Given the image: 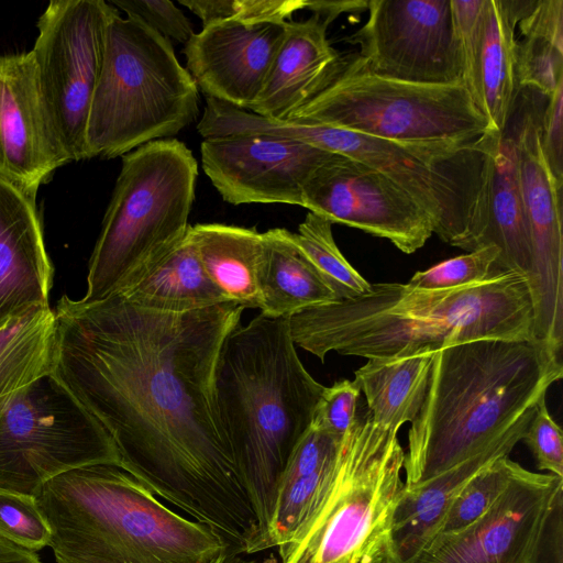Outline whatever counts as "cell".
<instances>
[{
	"label": "cell",
	"instance_id": "1",
	"mask_svg": "<svg viewBox=\"0 0 563 563\" xmlns=\"http://www.w3.org/2000/svg\"><path fill=\"white\" fill-rule=\"evenodd\" d=\"M244 307L186 313L143 309L120 295L54 309L53 374L101 424L120 467L219 533L240 554L258 533L216 398V369Z\"/></svg>",
	"mask_w": 563,
	"mask_h": 563
},
{
	"label": "cell",
	"instance_id": "2",
	"mask_svg": "<svg viewBox=\"0 0 563 563\" xmlns=\"http://www.w3.org/2000/svg\"><path fill=\"white\" fill-rule=\"evenodd\" d=\"M288 321L296 346L321 362L330 352L388 358L481 339H533L528 283L511 271L442 290L372 284L364 295L308 308Z\"/></svg>",
	"mask_w": 563,
	"mask_h": 563
},
{
	"label": "cell",
	"instance_id": "3",
	"mask_svg": "<svg viewBox=\"0 0 563 563\" xmlns=\"http://www.w3.org/2000/svg\"><path fill=\"white\" fill-rule=\"evenodd\" d=\"M563 376L543 343L481 339L434 352L427 394L408 431L405 487L420 485L485 450L532 416Z\"/></svg>",
	"mask_w": 563,
	"mask_h": 563
},
{
	"label": "cell",
	"instance_id": "4",
	"mask_svg": "<svg viewBox=\"0 0 563 563\" xmlns=\"http://www.w3.org/2000/svg\"><path fill=\"white\" fill-rule=\"evenodd\" d=\"M214 387L219 416L258 522L250 547L266 527L280 475L310 427L325 386L300 361L288 318L260 313L227 336Z\"/></svg>",
	"mask_w": 563,
	"mask_h": 563
},
{
	"label": "cell",
	"instance_id": "5",
	"mask_svg": "<svg viewBox=\"0 0 563 563\" xmlns=\"http://www.w3.org/2000/svg\"><path fill=\"white\" fill-rule=\"evenodd\" d=\"M35 498L56 563H211L231 549L115 465L67 471Z\"/></svg>",
	"mask_w": 563,
	"mask_h": 563
},
{
	"label": "cell",
	"instance_id": "6",
	"mask_svg": "<svg viewBox=\"0 0 563 563\" xmlns=\"http://www.w3.org/2000/svg\"><path fill=\"white\" fill-rule=\"evenodd\" d=\"M198 103V87L169 40L113 8L87 121L88 159L114 158L172 139L196 121Z\"/></svg>",
	"mask_w": 563,
	"mask_h": 563
},
{
	"label": "cell",
	"instance_id": "7",
	"mask_svg": "<svg viewBox=\"0 0 563 563\" xmlns=\"http://www.w3.org/2000/svg\"><path fill=\"white\" fill-rule=\"evenodd\" d=\"M198 164L176 139L152 141L122 156L92 250L87 290L95 302L118 292L188 232Z\"/></svg>",
	"mask_w": 563,
	"mask_h": 563
},
{
	"label": "cell",
	"instance_id": "8",
	"mask_svg": "<svg viewBox=\"0 0 563 563\" xmlns=\"http://www.w3.org/2000/svg\"><path fill=\"white\" fill-rule=\"evenodd\" d=\"M398 430L357 412L343 435L335 478L282 563H385L393 511L404 487Z\"/></svg>",
	"mask_w": 563,
	"mask_h": 563
},
{
	"label": "cell",
	"instance_id": "9",
	"mask_svg": "<svg viewBox=\"0 0 563 563\" xmlns=\"http://www.w3.org/2000/svg\"><path fill=\"white\" fill-rule=\"evenodd\" d=\"M492 132L472 142H397L299 123L296 139L378 170L428 214L433 234L471 252L482 227Z\"/></svg>",
	"mask_w": 563,
	"mask_h": 563
},
{
	"label": "cell",
	"instance_id": "10",
	"mask_svg": "<svg viewBox=\"0 0 563 563\" xmlns=\"http://www.w3.org/2000/svg\"><path fill=\"white\" fill-rule=\"evenodd\" d=\"M287 120L397 142H472L490 132L464 85L382 77L358 56L342 58L330 81Z\"/></svg>",
	"mask_w": 563,
	"mask_h": 563
},
{
	"label": "cell",
	"instance_id": "11",
	"mask_svg": "<svg viewBox=\"0 0 563 563\" xmlns=\"http://www.w3.org/2000/svg\"><path fill=\"white\" fill-rule=\"evenodd\" d=\"M95 464L120 467L118 449L53 373L20 390L0 416V488L36 496L55 476Z\"/></svg>",
	"mask_w": 563,
	"mask_h": 563
},
{
	"label": "cell",
	"instance_id": "12",
	"mask_svg": "<svg viewBox=\"0 0 563 563\" xmlns=\"http://www.w3.org/2000/svg\"><path fill=\"white\" fill-rule=\"evenodd\" d=\"M113 8L103 0H55L37 21L31 52L42 95L70 162L88 159L86 128Z\"/></svg>",
	"mask_w": 563,
	"mask_h": 563
},
{
	"label": "cell",
	"instance_id": "13",
	"mask_svg": "<svg viewBox=\"0 0 563 563\" xmlns=\"http://www.w3.org/2000/svg\"><path fill=\"white\" fill-rule=\"evenodd\" d=\"M562 488L563 478L520 465L482 517L435 536L412 563H539L548 531L562 514Z\"/></svg>",
	"mask_w": 563,
	"mask_h": 563
},
{
	"label": "cell",
	"instance_id": "14",
	"mask_svg": "<svg viewBox=\"0 0 563 563\" xmlns=\"http://www.w3.org/2000/svg\"><path fill=\"white\" fill-rule=\"evenodd\" d=\"M367 11L346 41L360 46L358 57L372 73L416 84H462L451 0H369Z\"/></svg>",
	"mask_w": 563,
	"mask_h": 563
},
{
	"label": "cell",
	"instance_id": "15",
	"mask_svg": "<svg viewBox=\"0 0 563 563\" xmlns=\"http://www.w3.org/2000/svg\"><path fill=\"white\" fill-rule=\"evenodd\" d=\"M521 197L528 221L532 272L528 279L533 339L561 355L563 344L562 187L541 145L540 119L521 117L512 136Z\"/></svg>",
	"mask_w": 563,
	"mask_h": 563
},
{
	"label": "cell",
	"instance_id": "16",
	"mask_svg": "<svg viewBox=\"0 0 563 563\" xmlns=\"http://www.w3.org/2000/svg\"><path fill=\"white\" fill-rule=\"evenodd\" d=\"M302 207L333 223L387 239L412 254L432 236L428 214L378 170L334 154L309 177Z\"/></svg>",
	"mask_w": 563,
	"mask_h": 563
},
{
	"label": "cell",
	"instance_id": "17",
	"mask_svg": "<svg viewBox=\"0 0 563 563\" xmlns=\"http://www.w3.org/2000/svg\"><path fill=\"white\" fill-rule=\"evenodd\" d=\"M200 152L205 174L227 202L301 207L309 177L336 154L262 134L205 139Z\"/></svg>",
	"mask_w": 563,
	"mask_h": 563
},
{
	"label": "cell",
	"instance_id": "18",
	"mask_svg": "<svg viewBox=\"0 0 563 563\" xmlns=\"http://www.w3.org/2000/svg\"><path fill=\"white\" fill-rule=\"evenodd\" d=\"M69 162L32 52L0 55V176L36 198L41 185Z\"/></svg>",
	"mask_w": 563,
	"mask_h": 563
},
{
	"label": "cell",
	"instance_id": "19",
	"mask_svg": "<svg viewBox=\"0 0 563 563\" xmlns=\"http://www.w3.org/2000/svg\"><path fill=\"white\" fill-rule=\"evenodd\" d=\"M285 23L202 26L185 45L187 71L208 98L249 110L283 42Z\"/></svg>",
	"mask_w": 563,
	"mask_h": 563
},
{
	"label": "cell",
	"instance_id": "20",
	"mask_svg": "<svg viewBox=\"0 0 563 563\" xmlns=\"http://www.w3.org/2000/svg\"><path fill=\"white\" fill-rule=\"evenodd\" d=\"M53 280L36 198L0 176V329L47 306Z\"/></svg>",
	"mask_w": 563,
	"mask_h": 563
},
{
	"label": "cell",
	"instance_id": "21",
	"mask_svg": "<svg viewBox=\"0 0 563 563\" xmlns=\"http://www.w3.org/2000/svg\"><path fill=\"white\" fill-rule=\"evenodd\" d=\"M532 416L511 426L478 454L420 485L404 486L393 511L385 563H412L435 537L462 488L482 470L509 455L522 439Z\"/></svg>",
	"mask_w": 563,
	"mask_h": 563
},
{
	"label": "cell",
	"instance_id": "22",
	"mask_svg": "<svg viewBox=\"0 0 563 563\" xmlns=\"http://www.w3.org/2000/svg\"><path fill=\"white\" fill-rule=\"evenodd\" d=\"M328 25L317 14L286 22L285 36L263 89L246 111L287 120L330 81L342 57L327 37Z\"/></svg>",
	"mask_w": 563,
	"mask_h": 563
},
{
	"label": "cell",
	"instance_id": "23",
	"mask_svg": "<svg viewBox=\"0 0 563 563\" xmlns=\"http://www.w3.org/2000/svg\"><path fill=\"white\" fill-rule=\"evenodd\" d=\"M494 245V271H511L527 279L532 272L528 221L519 186L512 136L492 132L484 181V205L476 249Z\"/></svg>",
	"mask_w": 563,
	"mask_h": 563
},
{
	"label": "cell",
	"instance_id": "24",
	"mask_svg": "<svg viewBox=\"0 0 563 563\" xmlns=\"http://www.w3.org/2000/svg\"><path fill=\"white\" fill-rule=\"evenodd\" d=\"M115 294L133 306L166 313H186L229 302L206 273L190 228Z\"/></svg>",
	"mask_w": 563,
	"mask_h": 563
},
{
	"label": "cell",
	"instance_id": "25",
	"mask_svg": "<svg viewBox=\"0 0 563 563\" xmlns=\"http://www.w3.org/2000/svg\"><path fill=\"white\" fill-rule=\"evenodd\" d=\"M522 0H486L473 101L489 130L505 134L520 90L515 29Z\"/></svg>",
	"mask_w": 563,
	"mask_h": 563
},
{
	"label": "cell",
	"instance_id": "26",
	"mask_svg": "<svg viewBox=\"0 0 563 563\" xmlns=\"http://www.w3.org/2000/svg\"><path fill=\"white\" fill-rule=\"evenodd\" d=\"M203 268L228 301L261 307V273L266 239L255 228L222 223L190 225Z\"/></svg>",
	"mask_w": 563,
	"mask_h": 563
},
{
	"label": "cell",
	"instance_id": "27",
	"mask_svg": "<svg viewBox=\"0 0 563 563\" xmlns=\"http://www.w3.org/2000/svg\"><path fill=\"white\" fill-rule=\"evenodd\" d=\"M266 251L261 273V313L289 318L308 308L338 300L308 260L292 232L274 228L264 232Z\"/></svg>",
	"mask_w": 563,
	"mask_h": 563
},
{
	"label": "cell",
	"instance_id": "28",
	"mask_svg": "<svg viewBox=\"0 0 563 563\" xmlns=\"http://www.w3.org/2000/svg\"><path fill=\"white\" fill-rule=\"evenodd\" d=\"M434 352L369 358L355 371L354 380L365 395L372 421L399 430L415 420L423 404Z\"/></svg>",
	"mask_w": 563,
	"mask_h": 563
},
{
	"label": "cell",
	"instance_id": "29",
	"mask_svg": "<svg viewBox=\"0 0 563 563\" xmlns=\"http://www.w3.org/2000/svg\"><path fill=\"white\" fill-rule=\"evenodd\" d=\"M55 354L56 317L49 305L0 329V416L20 390L54 372Z\"/></svg>",
	"mask_w": 563,
	"mask_h": 563
},
{
	"label": "cell",
	"instance_id": "30",
	"mask_svg": "<svg viewBox=\"0 0 563 563\" xmlns=\"http://www.w3.org/2000/svg\"><path fill=\"white\" fill-rule=\"evenodd\" d=\"M338 466L339 451L336 456L318 472L278 488L266 527L246 549L245 554L289 544L324 499L335 478Z\"/></svg>",
	"mask_w": 563,
	"mask_h": 563
},
{
	"label": "cell",
	"instance_id": "31",
	"mask_svg": "<svg viewBox=\"0 0 563 563\" xmlns=\"http://www.w3.org/2000/svg\"><path fill=\"white\" fill-rule=\"evenodd\" d=\"M295 242L334 291L336 299H350L369 291L368 283L344 257L332 233V223L308 212L294 233Z\"/></svg>",
	"mask_w": 563,
	"mask_h": 563
},
{
	"label": "cell",
	"instance_id": "32",
	"mask_svg": "<svg viewBox=\"0 0 563 563\" xmlns=\"http://www.w3.org/2000/svg\"><path fill=\"white\" fill-rule=\"evenodd\" d=\"M519 466L504 456L472 477L452 501L435 536L457 532L475 522L505 490Z\"/></svg>",
	"mask_w": 563,
	"mask_h": 563
},
{
	"label": "cell",
	"instance_id": "33",
	"mask_svg": "<svg viewBox=\"0 0 563 563\" xmlns=\"http://www.w3.org/2000/svg\"><path fill=\"white\" fill-rule=\"evenodd\" d=\"M200 18L202 26L220 22L244 25L285 23L306 9L307 0H179Z\"/></svg>",
	"mask_w": 563,
	"mask_h": 563
},
{
	"label": "cell",
	"instance_id": "34",
	"mask_svg": "<svg viewBox=\"0 0 563 563\" xmlns=\"http://www.w3.org/2000/svg\"><path fill=\"white\" fill-rule=\"evenodd\" d=\"M498 257L499 251L496 246H483L415 273L407 285L426 290L468 286L490 276Z\"/></svg>",
	"mask_w": 563,
	"mask_h": 563
},
{
	"label": "cell",
	"instance_id": "35",
	"mask_svg": "<svg viewBox=\"0 0 563 563\" xmlns=\"http://www.w3.org/2000/svg\"><path fill=\"white\" fill-rule=\"evenodd\" d=\"M0 537L33 552L48 547L51 529L35 496L0 488Z\"/></svg>",
	"mask_w": 563,
	"mask_h": 563
},
{
	"label": "cell",
	"instance_id": "36",
	"mask_svg": "<svg viewBox=\"0 0 563 563\" xmlns=\"http://www.w3.org/2000/svg\"><path fill=\"white\" fill-rule=\"evenodd\" d=\"M520 88L531 87L548 98L563 82V47L539 37H522L516 47Z\"/></svg>",
	"mask_w": 563,
	"mask_h": 563
},
{
	"label": "cell",
	"instance_id": "37",
	"mask_svg": "<svg viewBox=\"0 0 563 563\" xmlns=\"http://www.w3.org/2000/svg\"><path fill=\"white\" fill-rule=\"evenodd\" d=\"M485 1L451 0L453 34L461 64L462 84L472 99L476 87Z\"/></svg>",
	"mask_w": 563,
	"mask_h": 563
},
{
	"label": "cell",
	"instance_id": "38",
	"mask_svg": "<svg viewBox=\"0 0 563 563\" xmlns=\"http://www.w3.org/2000/svg\"><path fill=\"white\" fill-rule=\"evenodd\" d=\"M360 396L361 389L355 380L341 379L324 387L311 426L342 439L356 418Z\"/></svg>",
	"mask_w": 563,
	"mask_h": 563
},
{
	"label": "cell",
	"instance_id": "39",
	"mask_svg": "<svg viewBox=\"0 0 563 563\" xmlns=\"http://www.w3.org/2000/svg\"><path fill=\"white\" fill-rule=\"evenodd\" d=\"M341 441L310 424L290 453L276 490L324 467L336 456Z\"/></svg>",
	"mask_w": 563,
	"mask_h": 563
},
{
	"label": "cell",
	"instance_id": "40",
	"mask_svg": "<svg viewBox=\"0 0 563 563\" xmlns=\"http://www.w3.org/2000/svg\"><path fill=\"white\" fill-rule=\"evenodd\" d=\"M114 8L135 16L166 37L187 44L195 31L184 12L168 0H112Z\"/></svg>",
	"mask_w": 563,
	"mask_h": 563
},
{
	"label": "cell",
	"instance_id": "41",
	"mask_svg": "<svg viewBox=\"0 0 563 563\" xmlns=\"http://www.w3.org/2000/svg\"><path fill=\"white\" fill-rule=\"evenodd\" d=\"M536 457L539 470L563 478V434L551 417L545 400L530 419L522 439Z\"/></svg>",
	"mask_w": 563,
	"mask_h": 563
},
{
	"label": "cell",
	"instance_id": "42",
	"mask_svg": "<svg viewBox=\"0 0 563 563\" xmlns=\"http://www.w3.org/2000/svg\"><path fill=\"white\" fill-rule=\"evenodd\" d=\"M522 37H539L563 47V0H522L517 23Z\"/></svg>",
	"mask_w": 563,
	"mask_h": 563
},
{
	"label": "cell",
	"instance_id": "43",
	"mask_svg": "<svg viewBox=\"0 0 563 563\" xmlns=\"http://www.w3.org/2000/svg\"><path fill=\"white\" fill-rule=\"evenodd\" d=\"M548 99L540 120L541 145L552 174L563 183V82Z\"/></svg>",
	"mask_w": 563,
	"mask_h": 563
},
{
	"label": "cell",
	"instance_id": "44",
	"mask_svg": "<svg viewBox=\"0 0 563 563\" xmlns=\"http://www.w3.org/2000/svg\"><path fill=\"white\" fill-rule=\"evenodd\" d=\"M367 4L368 1L365 0H307L306 9L312 11L314 14L330 24L342 13H358L367 10Z\"/></svg>",
	"mask_w": 563,
	"mask_h": 563
},
{
	"label": "cell",
	"instance_id": "45",
	"mask_svg": "<svg viewBox=\"0 0 563 563\" xmlns=\"http://www.w3.org/2000/svg\"><path fill=\"white\" fill-rule=\"evenodd\" d=\"M0 563H42L36 552L25 550L0 537Z\"/></svg>",
	"mask_w": 563,
	"mask_h": 563
},
{
	"label": "cell",
	"instance_id": "46",
	"mask_svg": "<svg viewBox=\"0 0 563 563\" xmlns=\"http://www.w3.org/2000/svg\"><path fill=\"white\" fill-rule=\"evenodd\" d=\"M211 563H255L254 560H247L241 554L229 549L227 552L214 559Z\"/></svg>",
	"mask_w": 563,
	"mask_h": 563
}]
</instances>
